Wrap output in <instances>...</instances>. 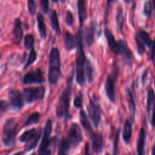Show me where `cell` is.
<instances>
[{"label": "cell", "instance_id": "cell-22", "mask_svg": "<svg viewBox=\"0 0 155 155\" xmlns=\"http://www.w3.org/2000/svg\"><path fill=\"white\" fill-rule=\"evenodd\" d=\"M64 44L66 49L68 51H71L77 45V38L74 37L70 32H66L64 35Z\"/></svg>", "mask_w": 155, "mask_h": 155}, {"label": "cell", "instance_id": "cell-27", "mask_svg": "<svg viewBox=\"0 0 155 155\" xmlns=\"http://www.w3.org/2000/svg\"><path fill=\"white\" fill-rule=\"evenodd\" d=\"M71 145V144L70 143L69 140L63 138L61 141L60 145H59L58 155H69Z\"/></svg>", "mask_w": 155, "mask_h": 155}, {"label": "cell", "instance_id": "cell-42", "mask_svg": "<svg viewBox=\"0 0 155 155\" xmlns=\"http://www.w3.org/2000/svg\"><path fill=\"white\" fill-rule=\"evenodd\" d=\"M151 59L152 61L153 64L155 66V39L153 41L152 44V49H151Z\"/></svg>", "mask_w": 155, "mask_h": 155}, {"label": "cell", "instance_id": "cell-45", "mask_svg": "<svg viewBox=\"0 0 155 155\" xmlns=\"http://www.w3.org/2000/svg\"><path fill=\"white\" fill-rule=\"evenodd\" d=\"M148 70H146V71H145V72H144L143 75H142V85L143 86H145V83H146V80H147V77H148Z\"/></svg>", "mask_w": 155, "mask_h": 155}, {"label": "cell", "instance_id": "cell-1", "mask_svg": "<svg viewBox=\"0 0 155 155\" xmlns=\"http://www.w3.org/2000/svg\"><path fill=\"white\" fill-rule=\"evenodd\" d=\"M77 83L80 86H83L86 83V75H85V65L86 64V55L83 49V37L81 30H79L77 36Z\"/></svg>", "mask_w": 155, "mask_h": 155}, {"label": "cell", "instance_id": "cell-40", "mask_svg": "<svg viewBox=\"0 0 155 155\" xmlns=\"http://www.w3.org/2000/svg\"><path fill=\"white\" fill-rule=\"evenodd\" d=\"M66 24H68V26H72L73 22H74V16H73L72 13H71L70 11H68L66 14Z\"/></svg>", "mask_w": 155, "mask_h": 155}, {"label": "cell", "instance_id": "cell-55", "mask_svg": "<svg viewBox=\"0 0 155 155\" xmlns=\"http://www.w3.org/2000/svg\"><path fill=\"white\" fill-rule=\"evenodd\" d=\"M107 155H109V154H107Z\"/></svg>", "mask_w": 155, "mask_h": 155}, {"label": "cell", "instance_id": "cell-13", "mask_svg": "<svg viewBox=\"0 0 155 155\" xmlns=\"http://www.w3.org/2000/svg\"><path fill=\"white\" fill-rule=\"evenodd\" d=\"M90 134L91 139V145H92V149L95 153H101L102 151L104 146V137L101 133H95L92 132Z\"/></svg>", "mask_w": 155, "mask_h": 155}, {"label": "cell", "instance_id": "cell-54", "mask_svg": "<svg viewBox=\"0 0 155 155\" xmlns=\"http://www.w3.org/2000/svg\"><path fill=\"white\" fill-rule=\"evenodd\" d=\"M32 155H34V154H32Z\"/></svg>", "mask_w": 155, "mask_h": 155}, {"label": "cell", "instance_id": "cell-6", "mask_svg": "<svg viewBox=\"0 0 155 155\" xmlns=\"http://www.w3.org/2000/svg\"><path fill=\"white\" fill-rule=\"evenodd\" d=\"M52 131V123L51 120H48L44 129L42 140L40 144L38 155H51L49 146L52 139H51V134Z\"/></svg>", "mask_w": 155, "mask_h": 155}, {"label": "cell", "instance_id": "cell-2", "mask_svg": "<svg viewBox=\"0 0 155 155\" xmlns=\"http://www.w3.org/2000/svg\"><path fill=\"white\" fill-rule=\"evenodd\" d=\"M61 75V58L58 48H53L51 50L48 59V80L50 84L58 83Z\"/></svg>", "mask_w": 155, "mask_h": 155}, {"label": "cell", "instance_id": "cell-46", "mask_svg": "<svg viewBox=\"0 0 155 155\" xmlns=\"http://www.w3.org/2000/svg\"><path fill=\"white\" fill-rule=\"evenodd\" d=\"M85 155H90L89 153V146L88 144L86 145V149H85Z\"/></svg>", "mask_w": 155, "mask_h": 155}, {"label": "cell", "instance_id": "cell-49", "mask_svg": "<svg viewBox=\"0 0 155 155\" xmlns=\"http://www.w3.org/2000/svg\"><path fill=\"white\" fill-rule=\"evenodd\" d=\"M124 2L127 3H132L134 2V0H124Z\"/></svg>", "mask_w": 155, "mask_h": 155}, {"label": "cell", "instance_id": "cell-35", "mask_svg": "<svg viewBox=\"0 0 155 155\" xmlns=\"http://www.w3.org/2000/svg\"><path fill=\"white\" fill-rule=\"evenodd\" d=\"M83 95L80 93L74 100V105L77 108H81L83 106Z\"/></svg>", "mask_w": 155, "mask_h": 155}, {"label": "cell", "instance_id": "cell-10", "mask_svg": "<svg viewBox=\"0 0 155 155\" xmlns=\"http://www.w3.org/2000/svg\"><path fill=\"white\" fill-rule=\"evenodd\" d=\"M22 82L24 84H41L45 82L43 74L41 69H36L35 71L27 73L23 77Z\"/></svg>", "mask_w": 155, "mask_h": 155}, {"label": "cell", "instance_id": "cell-11", "mask_svg": "<svg viewBox=\"0 0 155 155\" xmlns=\"http://www.w3.org/2000/svg\"><path fill=\"white\" fill-rule=\"evenodd\" d=\"M68 140L71 145L74 147H77L81 143L83 140V136H82L81 130L77 124H72L71 125L68 135Z\"/></svg>", "mask_w": 155, "mask_h": 155}, {"label": "cell", "instance_id": "cell-9", "mask_svg": "<svg viewBox=\"0 0 155 155\" xmlns=\"http://www.w3.org/2000/svg\"><path fill=\"white\" fill-rule=\"evenodd\" d=\"M113 77L111 75H108L107 77V80L104 84V89H105L106 95H107L108 99L112 103L115 102V91H114V77H117L118 75V68L114 64L113 70Z\"/></svg>", "mask_w": 155, "mask_h": 155}, {"label": "cell", "instance_id": "cell-5", "mask_svg": "<svg viewBox=\"0 0 155 155\" xmlns=\"http://www.w3.org/2000/svg\"><path fill=\"white\" fill-rule=\"evenodd\" d=\"M87 110L89 117L91 120H92L94 127L95 128H98L100 122H101V115H102L103 111L95 95L92 98H90L89 104L88 106Z\"/></svg>", "mask_w": 155, "mask_h": 155}, {"label": "cell", "instance_id": "cell-4", "mask_svg": "<svg viewBox=\"0 0 155 155\" xmlns=\"http://www.w3.org/2000/svg\"><path fill=\"white\" fill-rule=\"evenodd\" d=\"M17 128L18 124L14 118H10L5 122L2 129V142L5 147L10 148L15 144Z\"/></svg>", "mask_w": 155, "mask_h": 155}, {"label": "cell", "instance_id": "cell-14", "mask_svg": "<svg viewBox=\"0 0 155 155\" xmlns=\"http://www.w3.org/2000/svg\"><path fill=\"white\" fill-rule=\"evenodd\" d=\"M120 45V54L122 55L123 59L125 61L127 64L131 66L133 64V60H134V57L132 53L131 50L129 48L128 45L126 42L125 40H120L119 41Z\"/></svg>", "mask_w": 155, "mask_h": 155}, {"label": "cell", "instance_id": "cell-32", "mask_svg": "<svg viewBox=\"0 0 155 155\" xmlns=\"http://www.w3.org/2000/svg\"><path fill=\"white\" fill-rule=\"evenodd\" d=\"M36 58H37V53H36V51H35L34 48H32V49L30 50V54H29L28 59H27V63H26L25 66H24V69L26 70L27 68H28L32 64L34 63L36 60Z\"/></svg>", "mask_w": 155, "mask_h": 155}, {"label": "cell", "instance_id": "cell-12", "mask_svg": "<svg viewBox=\"0 0 155 155\" xmlns=\"http://www.w3.org/2000/svg\"><path fill=\"white\" fill-rule=\"evenodd\" d=\"M8 99L10 104L13 108L21 109L24 105V95L18 90H11L8 93Z\"/></svg>", "mask_w": 155, "mask_h": 155}, {"label": "cell", "instance_id": "cell-29", "mask_svg": "<svg viewBox=\"0 0 155 155\" xmlns=\"http://www.w3.org/2000/svg\"><path fill=\"white\" fill-rule=\"evenodd\" d=\"M80 120L83 127L85 129V130H86L89 133H91L92 132H93L92 131L90 123H89V120L87 118V116H86V113L83 110H80Z\"/></svg>", "mask_w": 155, "mask_h": 155}, {"label": "cell", "instance_id": "cell-33", "mask_svg": "<svg viewBox=\"0 0 155 155\" xmlns=\"http://www.w3.org/2000/svg\"><path fill=\"white\" fill-rule=\"evenodd\" d=\"M34 37L33 35L27 34L24 37V47L27 49L31 50L33 48V45H34Z\"/></svg>", "mask_w": 155, "mask_h": 155}, {"label": "cell", "instance_id": "cell-34", "mask_svg": "<svg viewBox=\"0 0 155 155\" xmlns=\"http://www.w3.org/2000/svg\"><path fill=\"white\" fill-rule=\"evenodd\" d=\"M40 136H41V130L39 129V133H38L37 136H36V137L35 138L34 140L32 141V142H30V143H28V145L26 146V151H31V150L34 149V148L36 147V145H37L38 142H39V139H40Z\"/></svg>", "mask_w": 155, "mask_h": 155}, {"label": "cell", "instance_id": "cell-23", "mask_svg": "<svg viewBox=\"0 0 155 155\" xmlns=\"http://www.w3.org/2000/svg\"><path fill=\"white\" fill-rule=\"evenodd\" d=\"M132 122L130 120H127L124 124V130H123V139L127 145L130 142L132 137Z\"/></svg>", "mask_w": 155, "mask_h": 155}, {"label": "cell", "instance_id": "cell-28", "mask_svg": "<svg viewBox=\"0 0 155 155\" xmlns=\"http://www.w3.org/2000/svg\"><path fill=\"white\" fill-rule=\"evenodd\" d=\"M155 106V94L152 89H150L148 93V99H147V110L149 115L152 113V110Z\"/></svg>", "mask_w": 155, "mask_h": 155}, {"label": "cell", "instance_id": "cell-50", "mask_svg": "<svg viewBox=\"0 0 155 155\" xmlns=\"http://www.w3.org/2000/svg\"><path fill=\"white\" fill-rule=\"evenodd\" d=\"M53 2H58V0H52Z\"/></svg>", "mask_w": 155, "mask_h": 155}, {"label": "cell", "instance_id": "cell-21", "mask_svg": "<svg viewBox=\"0 0 155 155\" xmlns=\"http://www.w3.org/2000/svg\"><path fill=\"white\" fill-rule=\"evenodd\" d=\"M39 131H36V129H30L24 132L22 135L19 137V141L21 142H25V143H30L32 141L35 139L37 136Z\"/></svg>", "mask_w": 155, "mask_h": 155}, {"label": "cell", "instance_id": "cell-48", "mask_svg": "<svg viewBox=\"0 0 155 155\" xmlns=\"http://www.w3.org/2000/svg\"><path fill=\"white\" fill-rule=\"evenodd\" d=\"M152 155H155V143L152 148Z\"/></svg>", "mask_w": 155, "mask_h": 155}, {"label": "cell", "instance_id": "cell-31", "mask_svg": "<svg viewBox=\"0 0 155 155\" xmlns=\"http://www.w3.org/2000/svg\"><path fill=\"white\" fill-rule=\"evenodd\" d=\"M86 76H87L88 81L89 83H92L94 80V68L92 67V64L90 63L89 60L86 61Z\"/></svg>", "mask_w": 155, "mask_h": 155}, {"label": "cell", "instance_id": "cell-16", "mask_svg": "<svg viewBox=\"0 0 155 155\" xmlns=\"http://www.w3.org/2000/svg\"><path fill=\"white\" fill-rule=\"evenodd\" d=\"M126 94H127V101H128L129 106V111H130V117H131V120L134 121L135 119V114H136V102H135V98L133 96V92L130 90V89L127 88L126 89Z\"/></svg>", "mask_w": 155, "mask_h": 155}, {"label": "cell", "instance_id": "cell-25", "mask_svg": "<svg viewBox=\"0 0 155 155\" xmlns=\"http://www.w3.org/2000/svg\"><path fill=\"white\" fill-rule=\"evenodd\" d=\"M50 21H51V25L52 27L53 30L55 32L57 35L61 34V28L59 25L58 18L57 12L55 10H52L50 15Z\"/></svg>", "mask_w": 155, "mask_h": 155}, {"label": "cell", "instance_id": "cell-39", "mask_svg": "<svg viewBox=\"0 0 155 155\" xmlns=\"http://www.w3.org/2000/svg\"><path fill=\"white\" fill-rule=\"evenodd\" d=\"M144 14L145 15H146L148 18H149L151 15V5L149 2H147L146 3H145V5H144Z\"/></svg>", "mask_w": 155, "mask_h": 155}, {"label": "cell", "instance_id": "cell-51", "mask_svg": "<svg viewBox=\"0 0 155 155\" xmlns=\"http://www.w3.org/2000/svg\"><path fill=\"white\" fill-rule=\"evenodd\" d=\"M153 3H154V7L155 8V0H153Z\"/></svg>", "mask_w": 155, "mask_h": 155}, {"label": "cell", "instance_id": "cell-17", "mask_svg": "<svg viewBox=\"0 0 155 155\" xmlns=\"http://www.w3.org/2000/svg\"><path fill=\"white\" fill-rule=\"evenodd\" d=\"M77 9H78L79 21H80V26L82 27L87 17L86 0H77Z\"/></svg>", "mask_w": 155, "mask_h": 155}, {"label": "cell", "instance_id": "cell-47", "mask_svg": "<svg viewBox=\"0 0 155 155\" xmlns=\"http://www.w3.org/2000/svg\"><path fill=\"white\" fill-rule=\"evenodd\" d=\"M14 155H24V151H20V152H17L16 154H15Z\"/></svg>", "mask_w": 155, "mask_h": 155}, {"label": "cell", "instance_id": "cell-38", "mask_svg": "<svg viewBox=\"0 0 155 155\" xmlns=\"http://www.w3.org/2000/svg\"><path fill=\"white\" fill-rule=\"evenodd\" d=\"M117 0H107V6H106V11H105V15H104V18H105V21H107V18H108V15L110 13V11L111 9L112 5L114 4V2H117Z\"/></svg>", "mask_w": 155, "mask_h": 155}, {"label": "cell", "instance_id": "cell-41", "mask_svg": "<svg viewBox=\"0 0 155 155\" xmlns=\"http://www.w3.org/2000/svg\"><path fill=\"white\" fill-rule=\"evenodd\" d=\"M118 140H119V130H118L117 133L116 137H115V139H114V155H117V154Z\"/></svg>", "mask_w": 155, "mask_h": 155}, {"label": "cell", "instance_id": "cell-53", "mask_svg": "<svg viewBox=\"0 0 155 155\" xmlns=\"http://www.w3.org/2000/svg\"><path fill=\"white\" fill-rule=\"evenodd\" d=\"M127 155H133V154H132V153H130V154H127Z\"/></svg>", "mask_w": 155, "mask_h": 155}, {"label": "cell", "instance_id": "cell-26", "mask_svg": "<svg viewBox=\"0 0 155 155\" xmlns=\"http://www.w3.org/2000/svg\"><path fill=\"white\" fill-rule=\"evenodd\" d=\"M115 21H116L117 29L118 32L120 33V32L122 31V29H123V27H124V13H123L122 6H119V7L117 8Z\"/></svg>", "mask_w": 155, "mask_h": 155}, {"label": "cell", "instance_id": "cell-30", "mask_svg": "<svg viewBox=\"0 0 155 155\" xmlns=\"http://www.w3.org/2000/svg\"><path fill=\"white\" fill-rule=\"evenodd\" d=\"M39 118H40V114L39 112H35L33 113L31 115L28 117L27 120H26V122L24 123V127H29V126L33 125V124H36V123H38Z\"/></svg>", "mask_w": 155, "mask_h": 155}, {"label": "cell", "instance_id": "cell-36", "mask_svg": "<svg viewBox=\"0 0 155 155\" xmlns=\"http://www.w3.org/2000/svg\"><path fill=\"white\" fill-rule=\"evenodd\" d=\"M40 8L42 12L46 14L49 9V2L48 0H40Z\"/></svg>", "mask_w": 155, "mask_h": 155}, {"label": "cell", "instance_id": "cell-52", "mask_svg": "<svg viewBox=\"0 0 155 155\" xmlns=\"http://www.w3.org/2000/svg\"><path fill=\"white\" fill-rule=\"evenodd\" d=\"M64 2H65V0H61V2L64 3Z\"/></svg>", "mask_w": 155, "mask_h": 155}, {"label": "cell", "instance_id": "cell-43", "mask_svg": "<svg viewBox=\"0 0 155 155\" xmlns=\"http://www.w3.org/2000/svg\"><path fill=\"white\" fill-rule=\"evenodd\" d=\"M0 107H1V112L2 113H4V112L8 109L7 103H6L5 101H1V103H0Z\"/></svg>", "mask_w": 155, "mask_h": 155}, {"label": "cell", "instance_id": "cell-24", "mask_svg": "<svg viewBox=\"0 0 155 155\" xmlns=\"http://www.w3.org/2000/svg\"><path fill=\"white\" fill-rule=\"evenodd\" d=\"M36 21H37V27L39 33L40 34V36L42 39H45L47 36L46 30H45V21H44V18L42 15L39 13L37 15V18H36Z\"/></svg>", "mask_w": 155, "mask_h": 155}, {"label": "cell", "instance_id": "cell-44", "mask_svg": "<svg viewBox=\"0 0 155 155\" xmlns=\"http://www.w3.org/2000/svg\"><path fill=\"white\" fill-rule=\"evenodd\" d=\"M151 124L153 127H155V106L151 113Z\"/></svg>", "mask_w": 155, "mask_h": 155}, {"label": "cell", "instance_id": "cell-3", "mask_svg": "<svg viewBox=\"0 0 155 155\" xmlns=\"http://www.w3.org/2000/svg\"><path fill=\"white\" fill-rule=\"evenodd\" d=\"M74 74H71L69 80H68V86L61 95L56 107V115L58 118L67 117L69 112L70 101H71V92H72V80Z\"/></svg>", "mask_w": 155, "mask_h": 155}, {"label": "cell", "instance_id": "cell-15", "mask_svg": "<svg viewBox=\"0 0 155 155\" xmlns=\"http://www.w3.org/2000/svg\"><path fill=\"white\" fill-rule=\"evenodd\" d=\"M104 35H105V37L107 39V45H108L109 48H110V51L114 53V54H120V45L119 42H117L116 39H115L113 33H111L109 29L106 28L104 30Z\"/></svg>", "mask_w": 155, "mask_h": 155}, {"label": "cell", "instance_id": "cell-8", "mask_svg": "<svg viewBox=\"0 0 155 155\" xmlns=\"http://www.w3.org/2000/svg\"><path fill=\"white\" fill-rule=\"evenodd\" d=\"M45 89L43 86L27 88L24 90V98L27 103H33L36 101L42 100L45 96Z\"/></svg>", "mask_w": 155, "mask_h": 155}, {"label": "cell", "instance_id": "cell-18", "mask_svg": "<svg viewBox=\"0 0 155 155\" xmlns=\"http://www.w3.org/2000/svg\"><path fill=\"white\" fill-rule=\"evenodd\" d=\"M95 25L94 24H90L84 31V39L88 46H91L95 42Z\"/></svg>", "mask_w": 155, "mask_h": 155}, {"label": "cell", "instance_id": "cell-7", "mask_svg": "<svg viewBox=\"0 0 155 155\" xmlns=\"http://www.w3.org/2000/svg\"><path fill=\"white\" fill-rule=\"evenodd\" d=\"M138 53L142 55L145 51V46L151 48L152 47L153 42L150 38L149 35L145 30H139L135 36Z\"/></svg>", "mask_w": 155, "mask_h": 155}, {"label": "cell", "instance_id": "cell-19", "mask_svg": "<svg viewBox=\"0 0 155 155\" xmlns=\"http://www.w3.org/2000/svg\"><path fill=\"white\" fill-rule=\"evenodd\" d=\"M12 33H13L14 41H15V43H20L23 37V30L22 27H21V22L20 19L15 20Z\"/></svg>", "mask_w": 155, "mask_h": 155}, {"label": "cell", "instance_id": "cell-37", "mask_svg": "<svg viewBox=\"0 0 155 155\" xmlns=\"http://www.w3.org/2000/svg\"><path fill=\"white\" fill-rule=\"evenodd\" d=\"M27 4H28L29 12L32 15H35V13H36V3H35V0H27Z\"/></svg>", "mask_w": 155, "mask_h": 155}, {"label": "cell", "instance_id": "cell-20", "mask_svg": "<svg viewBox=\"0 0 155 155\" xmlns=\"http://www.w3.org/2000/svg\"><path fill=\"white\" fill-rule=\"evenodd\" d=\"M146 141V132L143 128L141 129L139 132V139L137 143V153L138 155H144L145 154V145Z\"/></svg>", "mask_w": 155, "mask_h": 155}]
</instances>
